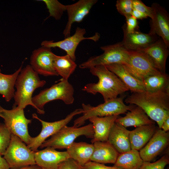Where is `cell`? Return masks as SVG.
Returning <instances> with one entry per match:
<instances>
[{"label":"cell","mask_w":169,"mask_h":169,"mask_svg":"<svg viewBox=\"0 0 169 169\" xmlns=\"http://www.w3.org/2000/svg\"><path fill=\"white\" fill-rule=\"evenodd\" d=\"M127 104L141 108L148 117L161 129L164 120L169 117V92L133 93L125 99Z\"/></svg>","instance_id":"6da1fadb"},{"label":"cell","mask_w":169,"mask_h":169,"mask_svg":"<svg viewBox=\"0 0 169 169\" xmlns=\"http://www.w3.org/2000/svg\"><path fill=\"white\" fill-rule=\"evenodd\" d=\"M90 73L97 76L99 81L97 83L87 84L82 90L93 95L100 93L104 101L115 98L129 90L127 87L114 73L105 65H98L90 69Z\"/></svg>","instance_id":"7a4b0ae2"},{"label":"cell","mask_w":169,"mask_h":169,"mask_svg":"<svg viewBox=\"0 0 169 169\" xmlns=\"http://www.w3.org/2000/svg\"><path fill=\"white\" fill-rule=\"evenodd\" d=\"M46 83L45 81L40 79L38 74L30 65H27L22 69L15 82L16 91L13 97V104L19 109H24L27 105H31L36 109L32 101L33 94L36 89L43 87Z\"/></svg>","instance_id":"3957f363"},{"label":"cell","mask_w":169,"mask_h":169,"mask_svg":"<svg viewBox=\"0 0 169 169\" xmlns=\"http://www.w3.org/2000/svg\"><path fill=\"white\" fill-rule=\"evenodd\" d=\"M123 99V96L117 97L96 106L89 104H82V115L74 121L73 125L76 127H80L85 123L86 120L92 117L119 115L125 113L134 107L135 106L133 105H125Z\"/></svg>","instance_id":"277c9868"},{"label":"cell","mask_w":169,"mask_h":169,"mask_svg":"<svg viewBox=\"0 0 169 169\" xmlns=\"http://www.w3.org/2000/svg\"><path fill=\"white\" fill-rule=\"evenodd\" d=\"M74 90L68 80L62 79L58 83L41 91L33 97L32 101L40 114L45 113L44 106L47 103L55 100H62L66 104H73L74 99Z\"/></svg>","instance_id":"5b68a950"},{"label":"cell","mask_w":169,"mask_h":169,"mask_svg":"<svg viewBox=\"0 0 169 169\" xmlns=\"http://www.w3.org/2000/svg\"><path fill=\"white\" fill-rule=\"evenodd\" d=\"M94 131L91 123L79 127L65 125L48 140L45 141L40 148L51 147L55 149H67L78 137L84 136L92 139Z\"/></svg>","instance_id":"8992f818"},{"label":"cell","mask_w":169,"mask_h":169,"mask_svg":"<svg viewBox=\"0 0 169 169\" xmlns=\"http://www.w3.org/2000/svg\"><path fill=\"white\" fill-rule=\"evenodd\" d=\"M34 153L20 138L11 134L10 143L3 155L10 168L15 169L36 165Z\"/></svg>","instance_id":"52a82bcc"},{"label":"cell","mask_w":169,"mask_h":169,"mask_svg":"<svg viewBox=\"0 0 169 169\" xmlns=\"http://www.w3.org/2000/svg\"><path fill=\"white\" fill-rule=\"evenodd\" d=\"M0 117L11 134L18 137L27 145L29 144L32 137L28 133V125L32 120L26 118L24 109H19L13 104L12 109L8 110L0 105Z\"/></svg>","instance_id":"ba28073f"},{"label":"cell","mask_w":169,"mask_h":169,"mask_svg":"<svg viewBox=\"0 0 169 169\" xmlns=\"http://www.w3.org/2000/svg\"><path fill=\"white\" fill-rule=\"evenodd\" d=\"M104 51L101 54L91 57L79 65L82 69H90L98 65L120 63L125 64L128 60L129 51L123 46L121 42L116 44L101 46Z\"/></svg>","instance_id":"9c48e42d"},{"label":"cell","mask_w":169,"mask_h":169,"mask_svg":"<svg viewBox=\"0 0 169 169\" xmlns=\"http://www.w3.org/2000/svg\"><path fill=\"white\" fill-rule=\"evenodd\" d=\"M82 112V108L76 109L68 115L64 119L53 122L44 121L39 118L36 114H33V118L40 121L42 128L38 136L34 137H31L29 143L27 145V146L34 152L38 151V148L47 138L52 136L64 126L66 125L74 116Z\"/></svg>","instance_id":"30bf717a"},{"label":"cell","mask_w":169,"mask_h":169,"mask_svg":"<svg viewBox=\"0 0 169 169\" xmlns=\"http://www.w3.org/2000/svg\"><path fill=\"white\" fill-rule=\"evenodd\" d=\"M84 28L78 27L76 29L74 33L72 36H70L64 39L57 42L53 41H44L41 43L42 46L51 48L58 47L65 51L67 54L69 55L71 59L75 61L76 56L75 52L76 48L82 41L84 40H91L96 42L99 39L100 34L96 33L95 34L90 37H85L84 35L86 33Z\"/></svg>","instance_id":"8fae6325"},{"label":"cell","mask_w":169,"mask_h":169,"mask_svg":"<svg viewBox=\"0 0 169 169\" xmlns=\"http://www.w3.org/2000/svg\"><path fill=\"white\" fill-rule=\"evenodd\" d=\"M54 55L51 48L41 46L33 51L30 65L38 74L45 76H58L54 65Z\"/></svg>","instance_id":"7c38bea8"},{"label":"cell","mask_w":169,"mask_h":169,"mask_svg":"<svg viewBox=\"0 0 169 169\" xmlns=\"http://www.w3.org/2000/svg\"><path fill=\"white\" fill-rule=\"evenodd\" d=\"M129 51L128 60L124 64L141 80L150 75L161 72L155 68L148 57L143 52L139 51Z\"/></svg>","instance_id":"4fadbf2b"},{"label":"cell","mask_w":169,"mask_h":169,"mask_svg":"<svg viewBox=\"0 0 169 169\" xmlns=\"http://www.w3.org/2000/svg\"><path fill=\"white\" fill-rule=\"evenodd\" d=\"M169 133L161 129H156L155 133L139 153L145 161L151 162L168 145Z\"/></svg>","instance_id":"5bb4252c"},{"label":"cell","mask_w":169,"mask_h":169,"mask_svg":"<svg viewBox=\"0 0 169 169\" xmlns=\"http://www.w3.org/2000/svg\"><path fill=\"white\" fill-rule=\"evenodd\" d=\"M153 15L151 19L150 33L161 37L169 47V15L162 6L156 3L152 4Z\"/></svg>","instance_id":"9a60e30c"},{"label":"cell","mask_w":169,"mask_h":169,"mask_svg":"<svg viewBox=\"0 0 169 169\" xmlns=\"http://www.w3.org/2000/svg\"><path fill=\"white\" fill-rule=\"evenodd\" d=\"M97 2V0H80L74 3L66 5L68 19L63 32L65 38L70 36L72 24L82 21Z\"/></svg>","instance_id":"2e32d148"},{"label":"cell","mask_w":169,"mask_h":169,"mask_svg":"<svg viewBox=\"0 0 169 169\" xmlns=\"http://www.w3.org/2000/svg\"><path fill=\"white\" fill-rule=\"evenodd\" d=\"M36 165L41 169H57L59 164L70 158L66 151H59L51 147H47L34 153Z\"/></svg>","instance_id":"e0dca14e"},{"label":"cell","mask_w":169,"mask_h":169,"mask_svg":"<svg viewBox=\"0 0 169 169\" xmlns=\"http://www.w3.org/2000/svg\"><path fill=\"white\" fill-rule=\"evenodd\" d=\"M123 30L124 37L121 42L124 47L129 51L141 50L158 39L156 35L150 32L146 33L135 31L129 33L126 31L124 25Z\"/></svg>","instance_id":"ac0fdd59"},{"label":"cell","mask_w":169,"mask_h":169,"mask_svg":"<svg viewBox=\"0 0 169 169\" xmlns=\"http://www.w3.org/2000/svg\"><path fill=\"white\" fill-rule=\"evenodd\" d=\"M168 48L161 38L139 51L146 55L157 70L165 73L166 62L169 53Z\"/></svg>","instance_id":"d6986e66"},{"label":"cell","mask_w":169,"mask_h":169,"mask_svg":"<svg viewBox=\"0 0 169 169\" xmlns=\"http://www.w3.org/2000/svg\"><path fill=\"white\" fill-rule=\"evenodd\" d=\"M105 66L133 93L145 91L142 81L133 74L124 64L115 63Z\"/></svg>","instance_id":"ffe728a7"},{"label":"cell","mask_w":169,"mask_h":169,"mask_svg":"<svg viewBox=\"0 0 169 169\" xmlns=\"http://www.w3.org/2000/svg\"><path fill=\"white\" fill-rule=\"evenodd\" d=\"M119 117L118 115H113L90 118L88 120L92 124L94 131L92 144L97 141H107L111 130Z\"/></svg>","instance_id":"44dd1931"},{"label":"cell","mask_w":169,"mask_h":169,"mask_svg":"<svg viewBox=\"0 0 169 169\" xmlns=\"http://www.w3.org/2000/svg\"><path fill=\"white\" fill-rule=\"evenodd\" d=\"M130 131L121 125L115 122L110 133L108 142L119 153L131 150L129 140Z\"/></svg>","instance_id":"7402d4cb"},{"label":"cell","mask_w":169,"mask_h":169,"mask_svg":"<svg viewBox=\"0 0 169 169\" xmlns=\"http://www.w3.org/2000/svg\"><path fill=\"white\" fill-rule=\"evenodd\" d=\"M93 144L90 161L103 164L115 163L119 153L108 142L97 141Z\"/></svg>","instance_id":"603a6c76"},{"label":"cell","mask_w":169,"mask_h":169,"mask_svg":"<svg viewBox=\"0 0 169 169\" xmlns=\"http://www.w3.org/2000/svg\"><path fill=\"white\" fill-rule=\"evenodd\" d=\"M155 124L144 125L136 127L130 131L129 140L131 149L141 150L152 137L156 130Z\"/></svg>","instance_id":"cb8c5ba5"},{"label":"cell","mask_w":169,"mask_h":169,"mask_svg":"<svg viewBox=\"0 0 169 169\" xmlns=\"http://www.w3.org/2000/svg\"><path fill=\"white\" fill-rule=\"evenodd\" d=\"M115 122L125 128L131 126L137 127L155 124L154 122L149 118L144 111L137 106L128 112L125 116L117 118Z\"/></svg>","instance_id":"d4e9b609"},{"label":"cell","mask_w":169,"mask_h":169,"mask_svg":"<svg viewBox=\"0 0 169 169\" xmlns=\"http://www.w3.org/2000/svg\"><path fill=\"white\" fill-rule=\"evenodd\" d=\"M94 148L93 144L74 142L66 149V151L70 158L75 160L80 166H83L90 161Z\"/></svg>","instance_id":"484cf974"},{"label":"cell","mask_w":169,"mask_h":169,"mask_svg":"<svg viewBox=\"0 0 169 169\" xmlns=\"http://www.w3.org/2000/svg\"><path fill=\"white\" fill-rule=\"evenodd\" d=\"M142 81L145 91L151 93L169 92V77L166 73L160 72L150 75Z\"/></svg>","instance_id":"4316f807"},{"label":"cell","mask_w":169,"mask_h":169,"mask_svg":"<svg viewBox=\"0 0 169 169\" xmlns=\"http://www.w3.org/2000/svg\"><path fill=\"white\" fill-rule=\"evenodd\" d=\"M143 162L139 151L131 149L119 153L114 166L120 169H139Z\"/></svg>","instance_id":"83f0119b"},{"label":"cell","mask_w":169,"mask_h":169,"mask_svg":"<svg viewBox=\"0 0 169 169\" xmlns=\"http://www.w3.org/2000/svg\"><path fill=\"white\" fill-rule=\"evenodd\" d=\"M22 65L14 73L10 74H2L0 69V95L7 102H9L14 97L15 82L22 69Z\"/></svg>","instance_id":"f1b7e54d"},{"label":"cell","mask_w":169,"mask_h":169,"mask_svg":"<svg viewBox=\"0 0 169 169\" xmlns=\"http://www.w3.org/2000/svg\"><path fill=\"white\" fill-rule=\"evenodd\" d=\"M54 69L62 78L68 80L74 72L77 66L75 61L68 55L62 56L55 54L54 59Z\"/></svg>","instance_id":"f546056e"},{"label":"cell","mask_w":169,"mask_h":169,"mask_svg":"<svg viewBox=\"0 0 169 169\" xmlns=\"http://www.w3.org/2000/svg\"><path fill=\"white\" fill-rule=\"evenodd\" d=\"M45 4L49 13V17L56 20L60 18L64 11L66 10V5L60 3L57 0H42Z\"/></svg>","instance_id":"4dcf8cb0"},{"label":"cell","mask_w":169,"mask_h":169,"mask_svg":"<svg viewBox=\"0 0 169 169\" xmlns=\"http://www.w3.org/2000/svg\"><path fill=\"white\" fill-rule=\"evenodd\" d=\"M11 134L4 124L0 123V155H3L8 148Z\"/></svg>","instance_id":"1f68e13d"},{"label":"cell","mask_w":169,"mask_h":169,"mask_svg":"<svg viewBox=\"0 0 169 169\" xmlns=\"http://www.w3.org/2000/svg\"><path fill=\"white\" fill-rule=\"evenodd\" d=\"M169 164L168 155H166L154 162L144 161L139 169H164L166 166Z\"/></svg>","instance_id":"d6a6232c"},{"label":"cell","mask_w":169,"mask_h":169,"mask_svg":"<svg viewBox=\"0 0 169 169\" xmlns=\"http://www.w3.org/2000/svg\"><path fill=\"white\" fill-rule=\"evenodd\" d=\"M117 11L125 17L131 15L133 9L132 0H118L115 5Z\"/></svg>","instance_id":"836d02e7"},{"label":"cell","mask_w":169,"mask_h":169,"mask_svg":"<svg viewBox=\"0 0 169 169\" xmlns=\"http://www.w3.org/2000/svg\"><path fill=\"white\" fill-rule=\"evenodd\" d=\"M133 9L145 14L148 17L151 19L153 15V10L152 7L145 5L140 0H132Z\"/></svg>","instance_id":"e575fe53"},{"label":"cell","mask_w":169,"mask_h":169,"mask_svg":"<svg viewBox=\"0 0 169 169\" xmlns=\"http://www.w3.org/2000/svg\"><path fill=\"white\" fill-rule=\"evenodd\" d=\"M57 169H82V166L75 160L69 158L60 162Z\"/></svg>","instance_id":"d590c367"},{"label":"cell","mask_w":169,"mask_h":169,"mask_svg":"<svg viewBox=\"0 0 169 169\" xmlns=\"http://www.w3.org/2000/svg\"><path fill=\"white\" fill-rule=\"evenodd\" d=\"M126 24L124 25L125 29L129 33H131L136 31L138 28V23L137 19L131 15L125 17Z\"/></svg>","instance_id":"8d00e7d4"},{"label":"cell","mask_w":169,"mask_h":169,"mask_svg":"<svg viewBox=\"0 0 169 169\" xmlns=\"http://www.w3.org/2000/svg\"><path fill=\"white\" fill-rule=\"evenodd\" d=\"M82 169H120L115 166H106L104 164L90 161L83 166Z\"/></svg>","instance_id":"74e56055"},{"label":"cell","mask_w":169,"mask_h":169,"mask_svg":"<svg viewBox=\"0 0 169 169\" xmlns=\"http://www.w3.org/2000/svg\"><path fill=\"white\" fill-rule=\"evenodd\" d=\"M131 15L137 19H142L148 17L147 15L144 13L133 9Z\"/></svg>","instance_id":"f35d334b"},{"label":"cell","mask_w":169,"mask_h":169,"mask_svg":"<svg viewBox=\"0 0 169 169\" xmlns=\"http://www.w3.org/2000/svg\"><path fill=\"white\" fill-rule=\"evenodd\" d=\"M0 169H10L9 166L5 159L0 155Z\"/></svg>","instance_id":"ab89813d"},{"label":"cell","mask_w":169,"mask_h":169,"mask_svg":"<svg viewBox=\"0 0 169 169\" xmlns=\"http://www.w3.org/2000/svg\"><path fill=\"white\" fill-rule=\"evenodd\" d=\"M161 129L166 132H167L169 130V117L166 119L163 122Z\"/></svg>","instance_id":"60d3db41"},{"label":"cell","mask_w":169,"mask_h":169,"mask_svg":"<svg viewBox=\"0 0 169 169\" xmlns=\"http://www.w3.org/2000/svg\"><path fill=\"white\" fill-rule=\"evenodd\" d=\"M15 169H41L36 165H31Z\"/></svg>","instance_id":"b9f144b4"},{"label":"cell","mask_w":169,"mask_h":169,"mask_svg":"<svg viewBox=\"0 0 169 169\" xmlns=\"http://www.w3.org/2000/svg\"><path fill=\"white\" fill-rule=\"evenodd\" d=\"M169 169L168 168V169Z\"/></svg>","instance_id":"7bdbcfd3"}]
</instances>
